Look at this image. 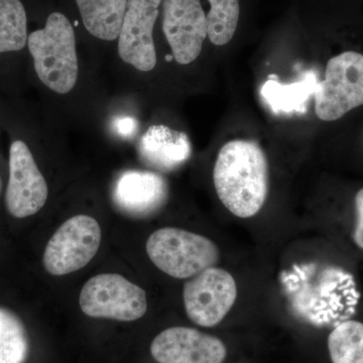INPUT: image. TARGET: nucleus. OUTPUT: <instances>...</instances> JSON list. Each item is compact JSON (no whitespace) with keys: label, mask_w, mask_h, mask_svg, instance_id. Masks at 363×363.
<instances>
[{"label":"nucleus","mask_w":363,"mask_h":363,"mask_svg":"<svg viewBox=\"0 0 363 363\" xmlns=\"http://www.w3.org/2000/svg\"><path fill=\"white\" fill-rule=\"evenodd\" d=\"M138 149L143 161L160 171L178 168L192 152L186 133L164 125L150 126L140 140Z\"/></svg>","instance_id":"ddd939ff"},{"label":"nucleus","mask_w":363,"mask_h":363,"mask_svg":"<svg viewBox=\"0 0 363 363\" xmlns=\"http://www.w3.org/2000/svg\"><path fill=\"white\" fill-rule=\"evenodd\" d=\"M162 30L176 61L181 65L194 62L208 37L207 14L200 0H164Z\"/></svg>","instance_id":"9d476101"},{"label":"nucleus","mask_w":363,"mask_h":363,"mask_svg":"<svg viewBox=\"0 0 363 363\" xmlns=\"http://www.w3.org/2000/svg\"><path fill=\"white\" fill-rule=\"evenodd\" d=\"M317 83L314 74H308L300 82L289 85L269 78L262 86V95L276 113L305 111L306 101L314 94Z\"/></svg>","instance_id":"2eb2a0df"},{"label":"nucleus","mask_w":363,"mask_h":363,"mask_svg":"<svg viewBox=\"0 0 363 363\" xmlns=\"http://www.w3.org/2000/svg\"><path fill=\"white\" fill-rule=\"evenodd\" d=\"M28 47L43 84L59 94L75 87L79 71L75 33L63 13L50 14L45 28L28 35Z\"/></svg>","instance_id":"f03ea898"},{"label":"nucleus","mask_w":363,"mask_h":363,"mask_svg":"<svg viewBox=\"0 0 363 363\" xmlns=\"http://www.w3.org/2000/svg\"><path fill=\"white\" fill-rule=\"evenodd\" d=\"M128 0H76L83 23L97 39H118Z\"/></svg>","instance_id":"4468645a"},{"label":"nucleus","mask_w":363,"mask_h":363,"mask_svg":"<svg viewBox=\"0 0 363 363\" xmlns=\"http://www.w3.org/2000/svg\"><path fill=\"white\" fill-rule=\"evenodd\" d=\"M168 192L167 182L159 174L130 169L117 179L113 200L126 213L145 216L166 203Z\"/></svg>","instance_id":"f8f14e48"},{"label":"nucleus","mask_w":363,"mask_h":363,"mask_svg":"<svg viewBox=\"0 0 363 363\" xmlns=\"http://www.w3.org/2000/svg\"><path fill=\"white\" fill-rule=\"evenodd\" d=\"M355 211H357V225L353 233V240L358 247L363 250V188L355 196Z\"/></svg>","instance_id":"aec40b11"},{"label":"nucleus","mask_w":363,"mask_h":363,"mask_svg":"<svg viewBox=\"0 0 363 363\" xmlns=\"http://www.w3.org/2000/svg\"><path fill=\"white\" fill-rule=\"evenodd\" d=\"M236 298L235 279L219 267H209L184 285V305L189 319L206 328L220 323L233 307Z\"/></svg>","instance_id":"0eeeda50"},{"label":"nucleus","mask_w":363,"mask_h":363,"mask_svg":"<svg viewBox=\"0 0 363 363\" xmlns=\"http://www.w3.org/2000/svg\"><path fill=\"white\" fill-rule=\"evenodd\" d=\"M30 350V338L21 318L0 308V363H26Z\"/></svg>","instance_id":"dca6fc26"},{"label":"nucleus","mask_w":363,"mask_h":363,"mask_svg":"<svg viewBox=\"0 0 363 363\" xmlns=\"http://www.w3.org/2000/svg\"><path fill=\"white\" fill-rule=\"evenodd\" d=\"M79 305L86 316L121 322L136 321L147 310L145 291L118 274H100L88 279Z\"/></svg>","instance_id":"39448f33"},{"label":"nucleus","mask_w":363,"mask_h":363,"mask_svg":"<svg viewBox=\"0 0 363 363\" xmlns=\"http://www.w3.org/2000/svg\"><path fill=\"white\" fill-rule=\"evenodd\" d=\"M1 189H2V183H1V179H0V193H1Z\"/></svg>","instance_id":"4be33fe9"},{"label":"nucleus","mask_w":363,"mask_h":363,"mask_svg":"<svg viewBox=\"0 0 363 363\" xmlns=\"http://www.w3.org/2000/svg\"><path fill=\"white\" fill-rule=\"evenodd\" d=\"M162 0H128L118 37V54L126 64L142 72L157 65L154 26Z\"/></svg>","instance_id":"1a4fd4ad"},{"label":"nucleus","mask_w":363,"mask_h":363,"mask_svg":"<svg viewBox=\"0 0 363 363\" xmlns=\"http://www.w3.org/2000/svg\"><path fill=\"white\" fill-rule=\"evenodd\" d=\"M157 363H222L227 355L220 339L189 327H171L150 343Z\"/></svg>","instance_id":"9b49d317"},{"label":"nucleus","mask_w":363,"mask_h":363,"mask_svg":"<svg viewBox=\"0 0 363 363\" xmlns=\"http://www.w3.org/2000/svg\"><path fill=\"white\" fill-rule=\"evenodd\" d=\"M101 238V228L93 217H71L48 241L43 257L45 271L61 277L83 269L96 255Z\"/></svg>","instance_id":"423d86ee"},{"label":"nucleus","mask_w":363,"mask_h":363,"mask_svg":"<svg viewBox=\"0 0 363 363\" xmlns=\"http://www.w3.org/2000/svg\"><path fill=\"white\" fill-rule=\"evenodd\" d=\"M332 363H363V323L354 320L336 326L328 337Z\"/></svg>","instance_id":"a211bd4d"},{"label":"nucleus","mask_w":363,"mask_h":363,"mask_svg":"<svg viewBox=\"0 0 363 363\" xmlns=\"http://www.w3.org/2000/svg\"><path fill=\"white\" fill-rule=\"evenodd\" d=\"M28 38V18L21 0H0V54L21 51Z\"/></svg>","instance_id":"f3484780"},{"label":"nucleus","mask_w":363,"mask_h":363,"mask_svg":"<svg viewBox=\"0 0 363 363\" xmlns=\"http://www.w3.org/2000/svg\"><path fill=\"white\" fill-rule=\"evenodd\" d=\"M113 128L119 135L130 138L138 130V123L130 116H121L114 121Z\"/></svg>","instance_id":"412c9836"},{"label":"nucleus","mask_w":363,"mask_h":363,"mask_svg":"<svg viewBox=\"0 0 363 363\" xmlns=\"http://www.w3.org/2000/svg\"><path fill=\"white\" fill-rule=\"evenodd\" d=\"M49 189L32 152L23 140H14L9 149V178L6 206L16 218L33 216L45 206Z\"/></svg>","instance_id":"6e6552de"},{"label":"nucleus","mask_w":363,"mask_h":363,"mask_svg":"<svg viewBox=\"0 0 363 363\" xmlns=\"http://www.w3.org/2000/svg\"><path fill=\"white\" fill-rule=\"evenodd\" d=\"M315 113L335 121L363 105V54L347 51L329 60L325 78L315 89Z\"/></svg>","instance_id":"20e7f679"},{"label":"nucleus","mask_w":363,"mask_h":363,"mask_svg":"<svg viewBox=\"0 0 363 363\" xmlns=\"http://www.w3.org/2000/svg\"><path fill=\"white\" fill-rule=\"evenodd\" d=\"M219 199L235 216L250 218L260 211L269 194V164L257 143L233 140L219 150L213 171Z\"/></svg>","instance_id":"f257e3e1"},{"label":"nucleus","mask_w":363,"mask_h":363,"mask_svg":"<svg viewBox=\"0 0 363 363\" xmlns=\"http://www.w3.org/2000/svg\"><path fill=\"white\" fill-rule=\"evenodd\" d=\"M208 38L215 45H224L233 40L240 21V0H208Z\"/></svg>","instance_id":"6ab92c4d"},{"label":"nucleus","mask_w":363,"mask_h":363,"mask_svg":"<svg viewBox=\"0 0 363 363\" xmlns=\"http://www.w3.org/2000/svg\"><path fill=\"white\" fill-rule=\"evenodd\" d=\"M145 250L157 269L175 279L193 278L214 267L220 257L213 241L175 227H164L150 234Z\"/></svg>","instance_id":"7ed1b4c3"}]
</instances>
